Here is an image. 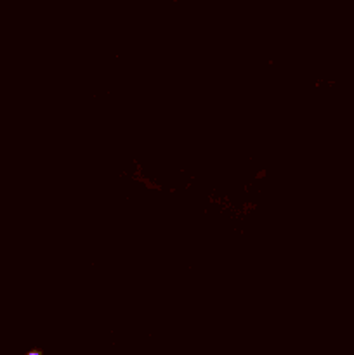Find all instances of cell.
<instances>
[{"instance_id": "1", "label": "cell", "mask_w": 354, "mask_h": 355, "mask_svg": "<svg viewBox=\"0 0 354 355\" xmlns=\"http://www.w3.org/2000/svg\"><path fill=\"white\" fill-rule=\"evenodd\" d=\"M35 355H37V354H35Z\"/></svg>"}]
</instances>
